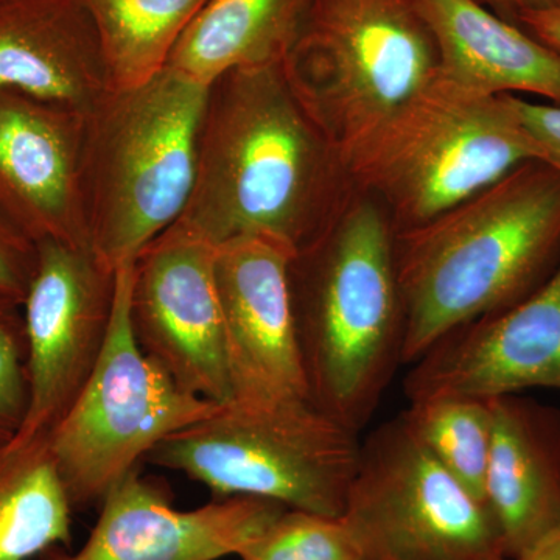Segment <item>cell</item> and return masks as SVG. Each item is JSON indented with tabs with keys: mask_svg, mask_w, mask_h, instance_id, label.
<instances>
[{
	"mask_svg": "<svg viewBox=\"0 0 560 560\" xmlns=\"http://www.w3.org/2000/svg\"><path fill=\"white\" fill-rule=\"evenodd\" d=\"M353 194L340 149L283 60L232 70L209 88L194 190L175 224L215 246L261 237L298 254Z\"/></svg>",
	"mask_w": 560,
	"mask_h": 560,
	"instance_id": "cell-1",
	"label": "cell"
},
{
	"mask_svg": "<svg viewBox=\"0 0 560 560\" xmlns=\"http://www.w3.org/2000/svg\"><path fill=\"white\" fill-rule=\"evenodd\" d=\"M404 364L445 335L517 304L560 265V173L518 165L433 220L394 234Z\"/></svg>",
	"mask_w": 560,
	"mask_h": 560,
	"instance_id": "cell-2",
	"label": "cell"
},
{
	"mask_svg": "<svg viewBox=\"0 0 560 560\" xmlns=\"http://www.w3.org/2000/svg\"><path fill=\"white\" fill-rule=\"evenodd\" d=\"M394 234L381 206L355 191L330 226L290 264L308 397L359 434L404 364L405 313Z\"/></svg>",
	"mask_w": 560,
	"mask_h": 560,
	"instance_id": "cell-3",
	"label": "cell"
},
{
	"mask_svg": "<svg viewBox=\"0 0 560 560\" xmlns=\"http://www.w3.org/2000/svg\"><path fill=\"white\" fill-rule=\"evenodd\" d=\"M209 88L165 68L108 90L84 117L81 194L90 249L109 270L178 223L197 173Z\"/></svg>",
	"mask_w": 560,
	"mask_h": 560,
	"instance_id": "cell-4",
	"label": "cell"
},
{
	"mask_svg": "<svg viewBox=\"0 0 560 560\" xmlns=\"http://www.w3.org/2000/svg\"><path fill=\"white\" fill-rule=\"evenodd\" d=\"M353 189L411 230L539 160L511 95L436 77L342 153Z\"/></svg>",
	"mask_w": 560,
	"mask_h": 560,
	"instance_id": "cell-5",
	"label": "cell"
},
{
	"mask_svg": "<svg viewBox=\"0 0 560 560\" xmlns=\"http://www.w3.org/2000/svg\"><path fill=\"white\" fill-rule=\"evenodd\" d=\"M360 448L359 433L311 399L232 400L165 438L145 460L201 482L213 499L254 497L340 517Z\"/></svg>",
	"mask_w": 560,
	"mask_h": 560,
	"instance_id": "cell-6",
	"label": "cell"
},
{
	"mask_svg": "<svg viewBox=\"0 0 560 560\" xmlns=\"http://www.w3.org/2000/svg\"><path fill=\"white\" fill-rule=\"evenodd\" d=\"M285 68L341 154L440 75L415 0H313Z\"/></svg>",
	"mask_w": 560,
	"mask_h": 560,
	"instance_id": "cell-7",
	"label": "cell"
},
{
	"mask_svg": "<svg viewBox=\"0 0 560 560\" xmlns=\"http://www.w3.org/2000/svg\"><path fill=\"white\" fill-rule=\"evenodd\" d=\"M132 264L116 270L108 340L72 408L47 433L73 512L98 506L161 441L221 405L176 385L143 355L131 330Z\"/></svg>",
	"mask_w": 560,
	"mask_h": 560,
	"instance_id": "cell-8",
	"label": "cell"
},
{
	"mask_svg": "<svg viewBox=\"0 0 560 560\" xmlns=\"http://www.w3.org/2000/svg\"><path fill=\"white\" fill-rule=\"evenodd\" d=\"M342 522L364 560H508L485 500L434 458L404 412L361 442Z\"/></svg>",
	"mask_w": 560,
	"mask_h": 560,
	"instance_id": "cell-9",
	"label": "cell"
},
{
	"mask_svg": "<svg viewBox=\"0 0 560 560\" xmlns=\"http://www.w3.org/2000/svg\"><path fill=\"white\" fill-rule=\"evenodd\" d=\"M215 254V245L179 224L162 232L132 261L130 319L143 355L176 385L226 405L234 390Z\"/></svg>",
	"mask_w": 560,
	"mask_h": 560,
	"instance_id": "cell-10",
	"label": "cell"
},
{
	"mask_svg": "<svg viewBox=\"0 0 560 560\" xmlns=\"http://www.w3.org/2000/svg\"><path fill=\"white\" fill-rule=\"evenodd\" d=\"M22 316L28 408L20 436L49 433L90 381L110 326L116 271L88 248L44 242Z\"/></svg>",
	"mask_w": 560,
	"mask_h": 560,
	"instance_id": "cell-11",
	"label": "cell"
},
{
	"mask_svg": "<svg viewBox=\"0 0 560 560\" xmlns=\"http://www.w3.org/2000/svg\"><path fill=\"white\" fill-rule=\"evenodd\" d=\"M560 390V265L528 298L464 324L412 363L408 400H492L526 389Z\"/></svg>",
	"mask_w": 560,
	"mask_h": 560,
	"instance_id": "cell-12",
	"label": "cell"
},
{
	"mask_svg": "<svg viewBox=\"0 0 560 560\" xmlns=\"http://www.w3.org/2000/svg\"><path fill=\"white\" fill-rule=\"evenodd\" d=\"M90 539L77 551L49 548L35 560H220L241 556L289 508L254 497L213 499L180 511L139 469L102 500Z\"/></svg>",
	"mask_w": 560,
	"mask_h": 560,
	"instance_id": "cell-13",
	"label": "cell"
},
{
	"mask_svg": "<svg viewBox=\"0 0 560 560\" xmlns=\"http://www.w3.org/2000/svg\"><path fill=\"white\" fill-rule=\"evenodd\" d=\"M293 256L270 238H237L217 246L232 400L311 399L291 300Z\"/></svg>",
	"mask_w": 560,
	"mask_h": 560,
	"instance_id": "cell-14",
	"label": "cell"
},
{
	"mask_svg": "<svg viewBox=\"0 0 560 560\" xmlns=\"http://www.w3.org/2000/svg\"><path fill=\"white\" fill-rule=\"evenodd\" d=\"M86 110L0 92V213L28 241L90 249L81 149Z\"/></svg>",
	"mask_w": 560,
	"mask_h": 560,
	"instance_id": "cell-15",
	"label": "cell"
},
{
	"mask_svg": "<svg viewBox=\"0 0 560 560\" xmlns=\"http://www.w3.org/2000/svg\"><path fill=\"white\" fill-rule=\"evenodd\" d=\"M108 90L83 0H0V92L88 110Z\"/></svg>",
	"mask_w": 560,
	"mask_h": 560,
	"instance_id": "cell-16",
	"label": "cell"
},
{
	"mask_svg": "<svg viewBox=\"0 0 560 560\" xmlns=\"http://www.w3.org/2000/svg\"><path fill=\"white\" fill-rule=\"evenodd\" d=\"M490 408L485 499L514 559L560 525V411L521 394L492 399Z\"/></svg>",
	"mask_w": 560,
	"mask_h": 560,
	"instance_id": "cell-17",
	"label": "cell"
},
{
	"mask_svg": "<svg viewBox=\"0 0 560 560\" xmlns=\"http://www.w3.org/2000/svg\"><path fill=\"white\" fill-rule=\"evenodd\" d=\"M445 79L482 94L525 92L560 106V55L477 0H415Z\"/></svg>",
	"mask_w": 560,
	"mask_h": 560,
	"instance_id": "cell-18",
	"label": "cell"
},
{
	"mask_svg": "<svg viewBox=\"0 0 560 560\" xmlns=\"http://www.w3.org/2000/svg\"><path fill=\"white\" fill-rule=\"evenodd\" d=\"M312 5L313 0H208L165 68L210 88L232 70L283 61Z\"/></svg>",
	"mask_w": 560,
	"mask_h": 560,
	"instance_id": "cell-19",
	"label": "cell"
},
{
	"mask_svg": "<svg viewBox=\"0 0 560 560\" xmlns=\"http://www.w3.org/2000/svg\"><path fill=\"white\" fill-rule=\"evenodd\" d=\"M72 514L47 433L16 434L0 447V560L70 550Z\"/></svg>",
	"mask_w": 560,
	"mask_h": 560,
	"instance_id": "cell-20",
	"label": "cell"
},
{
	"mask_svg": "<svg viewBox=\"0 0 560 560\" xmlns=\"http://www.w3.org/2000/svg\"><path fill=\"white\" fill-rule=\"evenodd\" d=\"M208 0H83L98 40L109 90L156 77Z\"/></svg>",
	"mask_w": 560,
	"mask_h": 560,
	"instance_id": "cell-21",
	"label": "cell"
},
{
	"mask_svg": "<svg viewBox=\"0 0 560 560\" xmlns=\"http://www.w3.org/2000/svg\"><path fill=\"white\" fill-rule=\"evenodd\" d=\"M404 416L431 455L471 493L486 501L493 429L490 400L427 397L410 401Z\"/></svg>",
	"mask_w": 560,
	"mask_h": 560,
	"instance_id": "cell-22",
	"label": "cell"
},
{
	"mask_svg": "<svg viewBox=\"0 0 560 560\" xmlns=\"http://www.w3.org/2000/svg\"><path fill=\"white\" fill-rule=\"evenodd\" d=\"M238 560H364L340 517L287 510Z\"/></svg>",
	"mask_w": 560,
	"mask_h": 560,
	"instance_id": "cell-23",
	"label": "cell"
},
{
	"mask_svg": "<svg viewBox=\"0 0 560 560\" xmlns=\"http://www.w3.org/2000/svg\"><path fill=\"white\" fill-rule=\"evenodd\" d=\"M27 408V338L22 307L0 300V447L20 433Z\"/></svg>",
	"mask_w": 560,
	"mask_h": 560,
	"instance_id": "cell-24",
	"label": "cell"
},
{
	"mask_svg": "<svg viewBox=\"0 0 560 560\" xmlns=\"http://www.w3.org/2000/svg\"><path fill=\"white\" fill-rule=\"evenodd\" d=\"M38 260V246L0 213V300L24 304Z\"/></svg>",
	"mask_w": 560,
	"mask_h": 560,
	"instance_id": "cell-25",
	"label": "cell"
},
{
	"mask_svg": "<svg viewBox=\"0 0 560 560\" xmlns=\"http://www.w3.org/2000/svg\"><path fill=\"white\" fill-rule=\"evenodd\" d=\"M511 105L523 130L533 140L539 161L560 173V106L522 101L511 95Z\"/></svg>",
	"mask_w": 560,
	"mask_h": 560,
	"instance_id": "cell-26",
	"label": "cell"
},
{
	"mask_svg": "<svg viewBox=\"0 0 560 560\" xmlns=\"http://www.w3.org/2000/svg\"><path fill=\"white\" fill-rule=\"evenodd\" d=\"M517 25L560 55V0L548 9L522 14Z\"/></svg>",
	"mask_w": 560,
	"mask_h": 560,
	"instance_id": "cell-27",
	"label": "cell"
},
{
	"mask_svg": "<svg viewBox=\"0 0 560 560\" xmlns=\"http://www.w3.org/2000/svg\"><path fill=\"white\" fill-rule=\"evenodd\" d=\"M486 9L499 14L503 20L517 24L518 18L528 11L544 10L556 5L559 0H477Z\"/></svg>",
	"mask_w": 560,
	"mask_h": 560,
	"instance_id": "cell-28",
	"label": "cell"
},
{
	"mask_svg": "<svg viewBox=\"0 0 560 560\" xmlns=\"http://www.w3.org/2000/svg\"><path fill=\"white\" fill-rule=\"evenodd\" d=\"M511 560H560V525Z\"/></svg>",
	"mask_w": 560,
	"mask_h": 560,
	"instance_id": "cell-29",
	"label": "cell"
},
{
	"mask_svg": "<svg viewBox=\"0 0 560 560\" xmlns=\"http://www.w3.org/2000/svg\"><path fill=\"white\" fill-rule=\"evenodd\" d=\"M508 560H511V559H508Z\"/></svg>",
	"mask_w": 560,
	"mask_h": 560,
	"instance_id": "cell-30",
	"label": "cell"
}]
</instances>
